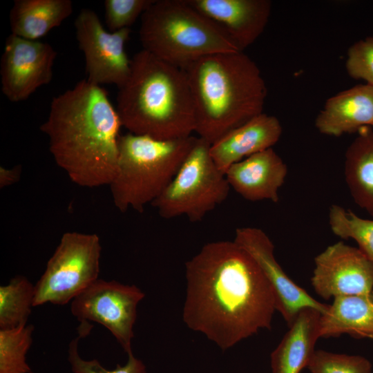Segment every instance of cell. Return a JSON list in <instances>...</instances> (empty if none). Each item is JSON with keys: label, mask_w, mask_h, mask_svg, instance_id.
<instances>
[{"label": "cell", "mask_w": 373, "mask_h": 373, "mask_svg": "<svg viewBox=\"0 0 373 373\" xmlns=\"http://www.w3.org/2000/svg\"><path fill=\"white\" fill-rule=\"evenodd\" d=\"M220 28L243 52L263 32L268 23L269 0H186Z\"/></svg>", "instance_id": "5bb4252c"}, {"label": "cell", "mask_w": 373, "mask_h": 373, "mask_svg": "<svg viewBox=\"0 0 373 373\" xmlns=\"http://www.w3.org/2000/svg\"><path fill=\"white\" fill-rule=\"evenodd\" d=\"M282 133L278 119L262 113L211 144L210 153L216 166L225 174L232 164L272 148Z\"/></svg>", "instance_id": "2e32d148"}, {"label": "cell", "mask_w": 373, "mask_h": 373, "mask_svg": "<svg viewBox=\"0 0 373 373\" xmlns=\"http://www.w3.org/2000/svg\"><path fill=\"white\" fill-rule=\"evenodd\" d=\"M321 312L312 307L301 309L289 330L270 355L272 373H300L307 367L320 337Z\"/></svg>", "instance_id": "ac0fdd59"}, {"label": "cell", "mask_w": 373, "mask_h": 373, "mask_svg": "<svg viewBox=\"0 0 373 373\" xmlns=\"http://www.w3.org/2000/svg\"><path fill=\"white\" fill-rule=\"evenodd\" d=\"M57 52L48 43L10 34L1 59V91L12 102L28 99L52 78Z\"/></svg>", "instance_id": "8fae6325"}, {"label": "cell", "mask_w": 373, "mask_h": 373, "mask_svg": "<svg viewBox=\"0 0 373 373\" xmlns=\"http://www.w3.org/2000/svg\"><path fill=\"white\" fill-rule=\"evenodd\" d=\"M116 110L131 133L158 140L195 132V113L185 72L142 49L131 59V72L119 88Z\"/></svg>", "instance_id": "277c9868"}, {"label": "cell", "mask_w": 373, "mask_h": 373, "mask_svg": "<svg viewBox=\"0 0 373 373\" xmlns=\"http://www.w3.org/2000/svg\"><path fill=\"white\" fill-rule=\"evenodd\" d=\"M33 330L32 325L0 329V373H32L26 355Z\"/></svg>", "instance_id": "cb8c5ba5"}, {"label": "cell", "mask_w": 373, "mask_h": 373, "mask_svg": "<svg viewBox=\"0 0 373 373\" xmlns=\"http://www.w3.org/2000/svg\"><path fill=\"white\" fill-rule=\"evenodd\" d=\"M154 0H106L105 23L111 32L130 28Z\"/></svg>", "instance_id": "484cf974"}, {"label": "cell", "mask_w": 373, "mask_h": 373, "mask_svg": "<svg viewBox=\"0 0 373 373\" xmlns=\"http://www.w3.org/2000/svg\"><path fill=\"white\" fill-rule=\"evenodd\" d=\"M233 241L249 253L261 269L272 288L276 311L288 326L304 308L312 307L321 314L326 312L329 305L316 300L284 271L275 258L274 245L264 231L251 227L237 228Z\"/></svg>", "instance_id": "4fadbf2b"}, {"label": "cell", "mask_w": 373, "mask_h": 373, "mask_svg": "<svg viewBox=\"0 0 373 373\" xmlns=\"http://www.w3.org/2000/svg\"><path fill=\"white\" fill-rule=\"evenodd\" d=\"M183 70L195 113V132L210 144L263 113L267 89L260 68L242 51L202 57Z\"/></svg>", "instance_id": "3957f363"}, {"label": "cell", "mask_w": 373, "mask_h": 373, "mask_svg": "<svg viewBox=\"0 0 373 373\" xmlns=\"http://www.w3.org/2000/svg\"><path fill=\"white\" fill-rule=\"evenodd\" d=\"M182 319L222 351L271 327L272 288L255 260L233 240L205 244L185 263Z\"/></svg>", "instance_id": "6da1fadb"}, {"label": "cell", "mask_w": 373, "mask_h": 373, "mask_svg": "<svg viewBox=\"0 0 373 373\" xmlns=\"http://www.w3.org/2000/svg\"><path fill=\"white\" fill-rule=\"evenodd\" d=\"M345 68L349 76L373 86V36L352 44L347 52Z\"/></svg>", "instance_id": "4316f807"}, {"label": "cell", "mask_w": 373, "mask_h": 373, "mask_svg": "<svg viewBox=\"0 0 373 373\" xmlns=\"http://www.w3.org/2000/svg\"><path fill=\"white\" fill-rule=\"evenodd\" d=\"M35 297V286L23 276H17L0 287V328L26 325Z\"/></svg>", "instance_id": "7402d4cb"}, {"label": "cell", "mask_w": 373, "mask_h": 373, "mask_svg": "<svg viewBox=\"0 0 373 373\" xmlns=\"http://www.w3.org/2000/svg\"><path fill=\"white\" fill-rule=\"evenodd\" d=\"M348 334L373 339V290L365 294L334 298L320 319V337Z\"/></svg>", "instance_id": "d6986e66"}, {"label": "cell", "mask_w": 373, "mask_h": 373, "mask_svg": "<svg viewBox=\"0 0 373 373\" xmlns=\"http://www.w3.org/2000/svg\"><path fill=\"white\" fill-rule=\"evenodd\" d=\"M372 127H373V126H372Z\"/></svg>", "instance_id": "f546056e"}, {"label": "cell", "mask_w": 373, "mask_h": 373, "mask_svg": "<svg viewBox=\"0 0 373 373\" xmlns=\"http://www.w3.org/2000/svg\"><path fill=\"white\" fill-rule=\"evenodd\" d=\"M72 12L70 0H15L10 12L11 34L39 40Z\"/></svg>", "instance_id": "ffe728a7"}, {"label": "cell", "mask_w": 373, "mask_h": 373, "mask_svg": "<svg viewBox=\"0 0 373 373\" xmlns=\"http://www.w3.org/2000/svg\"><path fill=\"white\" fill-rule=\"evenodd\" d=\"M328 218L334 235L354 240L358 248L373 261V220L362 218L338 204L329 207Z\"/></svg>", "instance_id": "603a6c76"}, {"label": "cell", "mask_w": 373, "mask_h": 373, "mask_svg": "<svg viewBox=\"0 0 373 373\" xmlns=\"http://www.w3.org/2000/svg\"><path fill=\"white\" fill-rule=\"evenodd\" d=\"M21 171V165H17L10 169L1 166L0 188L3 189L17 182L20 179Z\"/></svg>", "instance_id": "f1b7e54d"}, {"label": "cell", "mask_w": 373, "mask_h": 373, "mask_svg": "<svg viewBox=\"0 0 373 373\" xmlns=\"http://www.w3.org/2000/svg\"><path fill=\"white\" fill-rule=\"evenodd\" d=\"M140 18L143 49L182 70L207 55L240 51L186 0H154Z\"/></svg>", "instance_id": "5b68a950"}, {"label": "cell", "mask_w": 373, "mask_h": 373, "mask_svg": "<svg viewBox=\"0 0 373 373\" xmlns=\"http://www.w3.org/2000/svg\"><path fill=\"white\" fill-rule=\"evenodd\" d=\"M210 146L198 137L173 179L151 204L162 218L184 216L198 222L227 198L231 186L213 162Z\"/></svg>", "instance_id": "52a82bcc"}, {"label": "cell", "mask_w": 373, "mask_h": 373, "mask_svg": "<svg viewBox=\"0 0 373 373\" xmlns=\"http://www.w3.org/2000/svg\"><path fill=\"white\" fill-rule=\"evenodd\" d=\"M102 246L95 233L63 234L35 285L33 306L66 305L98 279Z\"/></svg>", "instance_id": "ba28073f"}, {"label": "cell", "mask_w": 373, "mask_h": 373, "mask_svg": "<svg viewBox=\"0 0 373 373\" xmlns=\"http://www.w3.org/2000/svg\"><path fill=\"white\" fill-rule=\"evenodd\" d=\"M76 38L85 59L87 80L120 88L131 72V59L125 50L131 29L107 31L93 10H81L75 21Z\"/></svg>", "instance_id": "30bf717a"}, {"label": "cell", "mask_w": 373, "mask_h": 373, "mask_svg": "<svg viewBox=\"0 0 373 373\" xmlns=\"http://www.w3.org/2000/svg\"><path fill=\"white\" fill-rule=\"evenodd\" d=\"M144 296L135 285L97 279L72 300L70 310L81 323L91 321L104 325L128 354L137 305Z\"/></svg>", "instance_id": "9c48e42d"}, {"label": "cell", "mask_w": 373, "mask_h": 373, "mask_svg": "<svg viewBox=\"0 0 373 373\" xmlns=\"http://www.w3.org/2000/svg\"><path fill=\"white\" fill-rule=\"evenodd\" d=\"M307 367L311 373H372V364L359 355L315 350Z\"/></svg>", "instance_id": "d4e9b609"}, {"label": "cell", "mask_w": 373, "mask_h": 373, "mask_svg": "<svg viewBox=\"0 0 373 373\" xmlns=\"http://www.w3.org/2000/svg\"><path fill=\"white\" fill-rule=\"evenodd\" d=\"M345 155V178L354 202L373 218V128L358 132Z\"/></svg>", "instance_id": "44dd1931"}, {"label": "cell", "mask_w": 373, "mask_h": 373, "mask_svg": "<svg viewBox=\"0 0 373 373\" xmlns=\"http://www.w3.org/2000/svg\"><path fill=\"white\" fill-rule=\"evenodd\" d=\"M373 126V86L358 84L327 99L315 119L322 134L339 137Z\"/></svg>", "instance_id": "e0dca14e"}, {"label": "cell", "mask_w": 373, "mask_h": 373, "mask_svg": "<svg viewBox=\"0 0 373 373\" xmlns=\"http://www.w3.org/2000/svg\"><path fill=\"white\" fill-rule=\"evenodd\" d=\"M314 265L311 283L325 300L373 290V261L358 247L336 242L315 257Z\"/></svg>", "instance_id": "7c38bea8"}, {"label": "cell", "mask_w": 373, "mask_h": 373, "mask_svg": "<svg viewBox=\"0 0 373 373\" xmlns=\"http://www.w3.org/2000/svg\"><path fill=\"white\" fill-rule=\"evenodd\" d=\"M82 335L74 338L69 344L68 361L74 373H146L143 362L134 356L133 352L128 354V361L124 366L117 365L116 369L107 370L96 360L85 361L82 359L77 351V344Z\"/></svg>", "instance_id": "83f0119b"}, {"label": "cell", "mask_w": 373, "mask_h": 373, "mask_svg": "<svg viewBox=\"0 0 373 373\" xmlns=\"http://www.w3.org/2000/svg\"><path fill=\"white\" fill-rule=\"evenodd\" d=\"M121 126L106 90L83 79L52 98L40 130L70 180L94 188L109 185L116 175Z\"/></svg>", "instance_id": "7a4b0ae2"}, {"label": "cell", "mask_w": 373, "mask_h": 373, "mask_svg": "<svg viewBox=\"0 0 373 373\" xmlns=\"http://www.w3.org/2000/svg\"><path fill=\"white\" fill-rule=\"evenodd\" d=\"M287 171L283 159L270 148L232 164L225 176L231 188L243 198L276 203Z\"/></svg>", "instance_id": "9a60e30c"}, {"label": "cell", "mask_w": 373, "mask_h": 373, "mask_svg": "<svg viewBox=\"0 0 373 373\" xmlns=\"http://www.w3.org/2000/svg\"><path fill=\"white\" fill-rule=\"evenodd\" d=\"M197 139L120 135L117 173L109 184L115 207L122 213L129 209L142 213L173 179Z\"/></svg>", "instance_id": "8992f818"}]
</instances>
